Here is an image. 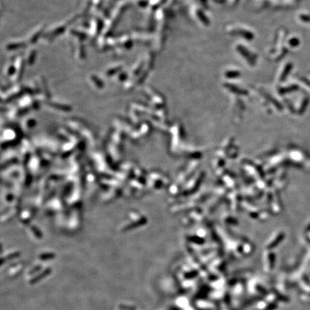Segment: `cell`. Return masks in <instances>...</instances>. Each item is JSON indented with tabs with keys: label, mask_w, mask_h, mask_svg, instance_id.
Returning <instances> with one entry per match:
<instances>
[{
	"label": "cell",
	"mask_w": 310,
	"mask_h": 310,
	"mask_svg": "<svg viewBox=\"0 0 310 310\" xmlns=\"http://www.w3.org/2000/svg\"><path fill=\"white\" fill-rule=\"evenodd\" d=\"M307 229H308V230H310V225H309V227H308V228H307Z\"/></svg>",
	"instance_id": "obj_1"
}]
</instances>
